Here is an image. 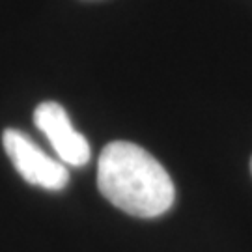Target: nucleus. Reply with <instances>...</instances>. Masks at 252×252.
<instances>
[{
    "label": "nucleus",
    "mask_w": 252,
    "mask_h": 252,
    "mask_svg": "<svg viewBox=\"0 0 252 252\" xmlns=\"http://www.w3.org/2000/svg\"><path fill=\"white\" fill-rule=\"evenodd\" d=\"M97 187L105 198L133 217L153 219L166 213L176 200L174 181L144 148L114 140L97 161Z\"/></svg>",
    "instance_id": "1"
},
{
    "label": "nucleus",
    "mask_w": 252,
    "mask_h": 252,
    "mask_svg": "<svg viewBox=\"0 0 252 252\" xmlns=\"http://www.w3.org/2000/svg\"><path fill=\"white\" fill-rule=\"evenodd\" d=\"M2 144L11 164L25 181L47 190H60L67 185V166L62 161L49 157L23 131L13 127L6 129L2 133Z\"/></svg>",
    "instance_id": "2"
},
{
    "label": "nucleus",
    "mask_w": 252,
    "mask_h": 252,
    "mask_svg": "<svg viewBox=\"0 0 252 252\" xmlns=\"http://www.w3.org/2000/svg\"><path fill=\"white\" fill-rule=\"evenodd\" d=\"M34 124L49 138L58 159L69 166H84L90 161L92 150L79 131L69 122L65 108L56 101H43L34 110Z\"/></svg>",
    "instance_id": "3"
},
{
    "label": "nucleus",
    "mask_w": 252,
    "mask_h": 252,
    "mask_svg": "<svg viewBox=\"0 0 252 252\" xmlns=\"http://www.w3.org/2000/svg\"><path fill=\"white\" fill-rule=\"evenodd\" d=\"M251 172H252V159H251Z\"/></svg>",
    "instance_id": "4"
}]
</instances>
